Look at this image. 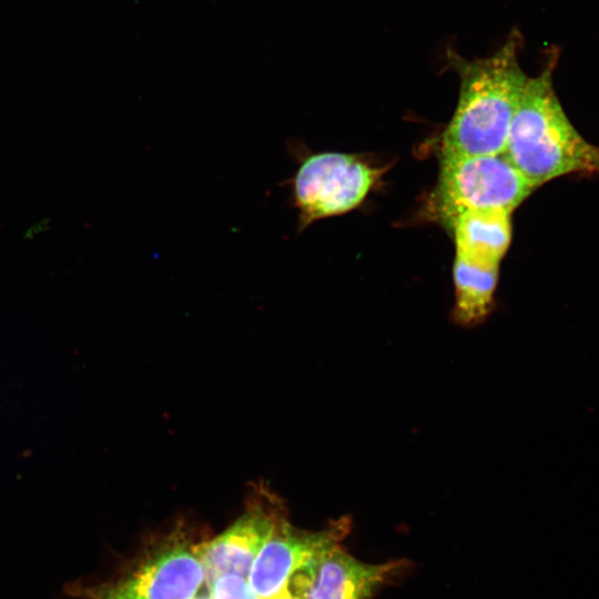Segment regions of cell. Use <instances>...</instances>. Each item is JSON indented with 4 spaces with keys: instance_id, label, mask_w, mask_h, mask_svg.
Masks as SVG:
<instances>
[{
    "instance_id": "obj_1",
    "label": "cell",
    "mask_w": 599,
    "mask_h": 599,
    "mask_svg": "<svg viewBox=\"0 0 599 599\" xmlns=\"http://www.w3.org/2000/svg\"><path fill=\"white\" fill-rule=\"evenodd\" d=\"M521 34L512 29L491 55L468 60L449 49L459 78L455 112L441 135V156L502 153L528 77L519 63Z\"/></svg>"
},
{
    "instance_id": "obj_2",
    "label": "cell",
    "mask_w": 599,
    "mask_h": 599,
    "mask_svg": "<svg viewBox=\"0 0 599 599\" xmlns=\"http://www.w3.org/2000/svg\"><path fill=\"white\" fill-rule=\"evenodd\" d=\"M554 63L527 79L504 150L535 189L565 175L599 176V145L564 111L552 85Z\"/></svg>"
},
{
    "instance_id": "obj_11",
    "label": "cell",
    "mask_w": 599,
    "mask_h": 599,
    "mask_svg": "<svg viewBox=\"0 0 599 599\" xmlns=\"http://www.w3.org/2000/svg\"><path fill=\"white\" fill-rule=\"evenodd\" d=\"M207 588L210 599H260L247 579L237 575H223Z\"/></svg>"
},
{
    "instance_id": "obj_12",
    "label": "cell",
    "mask_w": 599,
    "mask_h": 599,
    "mask_svg": "<svg viewBox=\"0 0 599 599\" xmlns=\"http://www.w3.org/2000/svg\"><path fill=\"white\" fill-rule=\"evenodd\" d=\"M275 599H297L296 597L292 596L288 591L285 592L284 595L275 598Z\"/></svg>"
},
{
    "instance_id": "obj_13",
    "label": "cell",
    "mask_w": 599,
    "mask_h": 599,
    "mask_svg": "<svg viewBox=\"0 0 599 599\" xmlns=\"http://www.w3.org/2000/svg\"><path fill=\"white\" fill-rule=\"evenodd\" d=\"M191 599H210V597H209V596H197V595H196V596H194V597L191 598Z\"/></svg>"
},
{
    "instance_id": "obj_9",
    "label": "cell",
    "mask_w": 599,
    "mask_h": 599,
    "mask_svg": "<svg viewBox=\"0 0 599 599\" xmlns=\"http://www.w3.org/2000/svg\"><path fill=\"white\" fill-rule=\"evenodd\" d=\"M510 214L502 210H473L449 224L456 256L481 266H498L511 240Z\"/></svg>"
},
{
    "instance_id": "obj_6",
    "label": "cell",
    "mask_w": 599,
    "mask_h": 599,
    "mask_svg": "<svg viewBox=\"0 0 599 599\" xmlns=\"http://www.w3.org/2000/svg\"><path fill=\"white\" fill-rule=\"evenodd\" d=\"M286 514L283 500L271 488L255 485L235 521L212 539L196 542L205 585L209 587L223 575L247 578L257 554Z\"/></svg>"
},
{
    "instance_id": "obj_3",
    "label": "cell",
    "mask_w": 599,
    "mask_h": 599,
    "mask_svg": "<svg viewBox=\"0 0 599 599\" xmlns=\"http://www.w3.org/2000/svg\"><path fill=\"white\" fill-rule=\"evenodd\" d=\"M205 582L196 542L176 526L154 540L121 577L99 585L73 586L78 599H191Z\"/></svg>"
},
{
    "instance_id": "obj_10",
    "label": "cell",
    "mask_w": 599,
    "mask_h": 599,
    "mask_svg": "<svg viewBox=\"0 0 599 599\" xmlns=\"http://www.w3.org/2000/svg\"><path fill=\"white\" fill-rule=\"evenodd\" d=\"M453 271V318L464 326L479 324L487 318L494 305L498 266H481L456 256Z\"/></svg>"
},
{
    "instance_id": "obj_5",
    "label": "cell",
    "mask_w": 599,
    "mask_h": 599,
    "mask_svg": "<svg viewBox=\"0 0 599 599\" xmlns=\"http://www.w3.org/2000/svg\"><path fill=\"white\" fill-rule=\"evenodd\" d=\"M385 169L348 153L318 152L298 156L290 180L298 213V232L317 220L347 213L369 194Z\"/></svg>"
},
{
    "instance_id": "obj_7",
    "label": "cell",
    "mask_w": 599,
    "mask_h": 599,
    "mask_svg": "<svg viewBox=\"0 0 599 599\" xmlns=\"http://www.w3.org/2000/svg\"><path fill=\"white\" fill-rule=\"evenodd\" d=\"M351 526V518L343 516L321 530L306 531L294 527L284 515L253 561L246 578L251 588L260 599L284 595L291 577L325 549L339 544Z\"/></svg>"
},
{
    "instance_id": "obj_8",
    "label": "cell",
    "mask_w": 599,
    "mask_h": 599,
    "mask_svg": "<svg viewBox=\"0 0 599 599\" xmlns=\"http://www.w3.org/2000/svg\"><path fill=\"white\" fill-rule=\"evenodd\" d=\"M406 567L405 560L364 562L336 544L298 569L287 591L297 599H372Z\"/></svg>"
},
{
    "instance_id": "obj_4",
    "label": "cell",
    "mask_w": 599,
    "mask_h": 599,
    "mask_svg": "<svg viewBox=\"0 0 599 599\" xmlns=\"http://www.w3.org/2000/svg\"><path fill=\"white\" fill-rule=\"evenodd\" d=\"M534 190L504 152L441 156L434 206L449 226L467 211L495 209L511 213Z\"/></svg>"
}]
</instances>
